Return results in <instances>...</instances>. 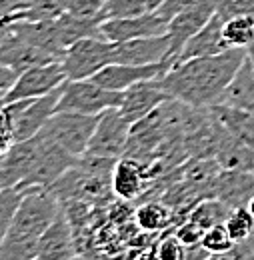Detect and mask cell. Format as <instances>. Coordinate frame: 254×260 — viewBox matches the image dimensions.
<instances>
[{"label":"cell","instance_id":"f35d334b","mask_svg":"<svg viewBox=\"0 0 254 260\" xmlns=\"http://www.w3.org/2000/svg\"><path fill=\"white\" fill-rule=\"evenodd\" d=\"M144 2H146V6H148V10H150V12H154V10L158 8V6H160V4H162V2H164V0H144Z\"/></svg>","mask_w":254,"mask_h":260},{"label":"cell","instance_id":"484cf974","mask_svg":"<svg viewBox=\"0 0 254 260\" xmlns=\"http://www.w3.org/2000/svg\"><path fill=\"white\" fill-rule=\"evenodd\" d=\"M28 188L30 186H26V184H14V186L2 188V192H0V238L10 228Z\"/></svg>","mask_w":254,"mask_h":260},{"label":"cell","instance_id":"ac0fdd59","mask_svg":"<svg viewBox=\"0 0 254 260\" xmlns=\"http://www.w3.org/2000/svg\"><path fill=\"white\" fill-rule=\"evenodd\" d=\"M50 62H62L58 56L48 52L42 46H36L26 40H0V64H8L20 72L44 66Z\"/></svg>","mask_w":254,"mask_h":260},{"label":"cell","instance_id":"2e32d148","mask_svg":"<svg viewBox=\"0 0 254 260\" xmlns=\"http://www.w3.org/2000/svg\"><path fill=\"white\" fill-rule=\"evenodd\" d=\"M78 256L76 244H74V230L68 214L64 208L58 212L54 222L46 228V232L40 236L38 242V260H52V258H74Z\"/></svg>","mask_w":254,"mask_h":260},{"label":"cell","instance_id":"ba28073f","mask_svg":"<svg viewBox=\"0 0 254 260\" xmlns=\"http://www.w3.org/2000/svg\"><path fill=\"white\" fill-rule=\"evenodd\" d=\"M218 2L220 0H196L170 20V24H168V38H170L168 60L172 62V66H174L176 56L182 52L184 44L218 12Z\"/></svg>","mask_w":254,"mask_h":260},{"label":"cell","instance_id":"603a6c76","mask_svg":"<svg viewBox=\"0 0 254 260\" xmlns=\"http://www.w3.org/2000/svg\"><path fill=\"white\" fill-rule=\"evenodd\" d=\"M174 220L176 214L164 200H150L136 208V224L144 232H162Z\"/></svg>","mask_w":254,"mask_h":260},{"label":"cell","instance_id":"4316f807","mask_svg":"<svg viewBox=\"0 0 254 260\" xmlns=\"http://www.w3.org/2000/svg\"><path fill=\"white\" fill-rule=\"evenodd\" d=\"M68 4H70V0H40L36 6H32L28 10H22V12H16L12 16L2 18V22H10V20H30V22L54 20L68 10Z\"/></svg>","mask_w":254,"mask_h":260},{"label":"cell","instance_id":"30bf717a","mask_svg":"<svg viewBox=\"0 0 254 260\" xmlns=\"http://www.w3.org/2000/svg\"><path fill=\"white\" fill-rule=\"evenodd\" d=\"M66 80L68 78H66L62 62H50V64L28 68L20 74L14 88L6 96H2V104L16 102V100H22V98L44 96V94L52 92L54 88L62 86Z\"/></svg>","mask_w":254,"mask_h":260},{"label":"cell","instance_id":"836d02e7","mask_svg":"<svg viewBox=\"0 0 254 260\" xmlns=\"http://www.w3.org/2000/svg\"><path fill=\"white\" fill-rule=\"evenodd\" d=\"M106 2L108 0H70L66 12L76 16H98V12L104 8Z\"/></svg>","mask_w":254,"mask_h":260},{"label":"cell","instance_id":"8fae6325","mask_svg":"<svg viewBox=\"0 0 254 260\" xmlns=\"http://www.w3.org/2000/svg\"><path fill=\"white\" fill-rule=\"evenodd\" d=\"M168 56H170V38L166 32L160 36H144L124 42H114L112 62L144 66L164 62L168 60Z\"/></svg>","mask_w":254,"mask_h":260},{"label":"cell","instance_id":"5bb4252c","mask_svg":"<svg viewBox=\"0 0 254 260\" xmlns=\"http://www.w3.org/2000/svg\"><path fill=\"white\" fill-rule=\"evenodd\" d=\"M168 98L170 94L162 88L158 78L140 80L124 90V100L120 104V110L132 124H136L148 114H152Z\"/></svg>","mask_w":254,"mask_h":260},{"label":"cell","instance_id":"e575fe53","mask_svg":"<svg viewBox=\"0 0 254 260\" xmlns=\"http://www.w3.org/2000/svg\"><path fill=\"white\" fill-rule=\"evenodd\" d=\"M192 2H196V0H164L154 12L158 14L160 18H164V20L170 22L178 12H182L186 6H190Z\"/></svg>","mask_w":254,"mask_h":260},{"label":"cell","instance_id":"ab89813d","mask_svg":"<svg viewBox=\"0 0 254 260\" xmlns=\"http://www.w3.org/2000/svg\"><path fill=\"white\" fill-rule=\"evenodd\" d=\"M246 54H248V58H250V62L254 64V38H252V42L248 44V48H246Z\"/></svg>","mask_w":254,"mask_h":260},{"label":"cell","instance_id":"4dcf8cb0","mask_svg":"<svg viewBox=\"0 0 254 260\" xmlns=\"http://www.w3.org/2000/svg\"><path fill=\"white\" fill-rule=\"evenodd\" d=\"M204 228L200 226V224H196L194 220L190 218H186V222H182L180 226L176 228V236H178V240L184 244V246H196V244H200L202 242V238H204Z\"/></svg>","mask_w":254,"mask_h":260},{"label":"cell","instance_id":"1f68e13d","mask_svg":"<svg viewBox=\"0 0 254 260\" xmlns=\"http://www.w3.org/2000/svg\"><path fill=\"white\" fill-rule=\"evenodd\" d=\"M158 256L160 258H168V260L186 258V246L178 240L176 234L166 236V238L158 244Z\"/></svg>","mask_w":254,"mask_h":260},{"label":"cell","instance_id":"7c38bea8","mask_svg":"<svg viewBox=\"0 0 254 260\" xmlns=\"http://www.w3.org/2000/svg\"><path fill=\"white\" fill-rule=\"evenodd\" d=\"M168 20L160 18L156 12H146L138 16L128 18H114L100 24L102 38L110 42H124L132 38H144V36H160L168 32Z\"/></svg>","mask_w":254,"mask_h":260},{"label":"cell","instance_id":"d6a6232c","mask_svg":"<svg viewBox=\"0 0 254 260\" xmlns=\"http://www.w3.org/2000/svg\"><path fill=\"white\" fill-rule=\"evenodd\" d=\"M218 14L224 20L236 14H254V0H220Z\"/></svg>","mask_w":254,"mask_h":260},{"label":"cell","instance_id":"52a82bcc","mask_svg":"<svg viewBox=\"0 0 254 260\" xmlns=\"http://www.w3.org/2000/svg\"><path fill=\"white\" fill-rule=\"evenodd\" d=\"M132 122L118 108H108L100 114V120L88 144V154L108 156V158H122L126 152L128 140L132 134Z\"/></svg>","mask_w":254,"mask_h":260},{"label":"cell","instance_id":"f1b7e54d","mask_svg":"<svg viewBox=\"0 0 254 260\" xmlns=\"http://www.w3.org/2000/svg\"><path fill=\"white\" fill-rule=\"evenodd\" d=\"M224 226H226L228 234L232 236L234 242L246 240L250 234H254V214L250 212L248 206L234 208V210L230 212V216L226 218Z\"/></svg>","mask_w":254,"mask_h":260},{"label":"cell","instance_id":"8992f818","mask_svg":"<svg viewBox=\"0 0 254 260\" xmlns=\"http://www.w3.org/2000/svg\"><path fill=\"white\" fill-rule=\"evenodd\" d=\"M98 120H100V114L54 112L40 132H44L48 138L58 142L74 156H82L88 150Z\"/></svg>","mask_w":254,"mask_h":260},{"label":"cell","instance_id":"d6986e66","mask_svg":"<svg viewBox=\"0 0 254 260\" xmlns=\"http://www.w3.org/2000/svg\"><path fill=\"white\" fill-rule=\"evenodd\" d=\"M146 168H150V166H146L136 158H130V156L118 158L114 174H112L114 194L122 198V200H134V198L144 194L146 182H148Z\"/></svg>","mask_w":254,"mask_h":260},{"label":"cell","instance_id":"7a4b0ae2","mask_svg":"<svg viewBox=\"0 0 254 260\" xmlns=\"http://www.w3.org/2000/svg\"><path fill=\"white\" fill-rule=\"evenodd\" d=\"M62 210L60 198L46 186H30L14 220L0 238V260H32L46 228Z\"/></svg>","mask_w":254,"mask_h":260},{"label":"cell","instance_id":"7402d4cb","mask_svg":"<svg viewBox=\"0 0 254 260\" xmlns=\"http://www.w3.org/2000/svg\"><path fill=\"white\" fill-rule=\"evenodd\" d=\"M210 108L216 114V118L223 122L224 128L254 148V114L226 104H214Z\"/></svg>","mask_w":254,"mask_h":260},{"label":"cell","instance_id":"74e56055","mask_svg":"<svg viewBox=\"0 0 254 260\" xmlns=\"http://www.w3.org/2000/svg\"><path fill=\"white\" fill-rule=\"evenodd\" d=\"M224 258H254V234H250L246 240L234 242L232 250Z\"/></svg>","mask_w":254,"mask_h":260},{"label":"cell","instance_id":"9c48e42d","mask_svg":"<svg viewBox=\"0 0 254 260\" xmlns=\"http://www.w3.org/2000/svg\"><path fill=\"white\" fill-rule=\"evenodd\" d=\"M40 148H42V142H40V136L36 134L28 140L14 142L8 150L2 152V160H0V184H2V188L22 184L28 180L32 170L38 164Z\"/></svg>","mask_w":254,"mask_h":260},{"label":"cell","instance_id":"f546056e","mask_svg":"<svg viewBox=\"0 0 254 260\" xmlns=\"http://www.w3.org/2000/svg\"><path fill=\"white\" fill-rule=\"evenodd\" d=\"M212 256H226L230 250H232V246H234V240H232V236L228 234V230L224 224H216V226L208 228L206 232H204V238H202V242H200Z\"/></svg>","mask_w":254,"mask_h":260},{"label":"cell","instance_id":"e0dca14e","mask_svg":"<svg viewBox=\"0 0 254 260\" xmlns=\"http://www.w3.org/2000/svg\"><path fill=\"white\" fill-rule=\"evenodd\" d=\"M254 196V172L223 170L212 184V198L226 202L230 208L248 206Z\"/></svg>","mask_w":254,"mask_h":260},{"label":"cell","instance_id":"ffe728a7","mask_svg":"<svg viewBox=\"0 0 254 260\" xmlns=\"http://www.w3.org/2000/svg\"><path fill=\"white\" fill-rule=\"evenodd\" d=\"M218 104L234 106V108L254 114V64L250 62L248 54L242 66L238 68V72L234 74V78L230 80Z\"/></svg>","mask_w":254,"mask_h":260},{"label":"cell","instance_id":"5b68a950","mask_svg":"<svg viewBox=\"0 0 254 260\" xmlns=\"http://www.w3.org/2000/svg\"><path fill=\"white\" fill-rule=\"evenodd\" d=\"M114 42L106 38L86 36L66 48L62 68L68 80H86L100 72L104 66L112 64Z\"/></svg>","mask_w":254,"mask_h":260},{"label":"cell","instance_id":"d590c367","mask_svg":"<svg viewBox=\"0 0 254 260\" xmlns=\"http://www.w3.org/2000/svg\"><path fill=\"white\" fill-rule=\"evenodd\" d=\"M20 74L22 72L16 70V68H12V66L0 64V96H6L14 88L16 80L20 78Z\"/></svg>","mask_w":254,"mask_h":260},{"label":"cell","instance_id":"6da1fadb","mask_svg":"<svg viewBox=\"0 0 254 260\" xmlns=\"http://www.w3.org/2000/svg\"><path fill=\"white\" fill-rule=\"evenodd\" d=\"M244 60L246 48H230L214 56H200L172 66L158 80L170 98L198 108H210L220 102Z\"/></svg>","mask_w":254,"mask_h":260},{"label":"cell","instance_id":"60d3db41","mask_svg":"<svg viewBox=\"0 0 254 260\" xmlns=\"http://www.w3.org/2000/svg\"><path fill=\"white\" fill-rule=\"evenodd\" d=\"M248 208H250V212L254 214V196H252V200H250V204H248Z\"/></svg>","mask_w":254,"mask_h":260},{"label":"cell","instance_id":"d4e9b609","mask_svg":"<svg viewBox=\"0 0 254 260\" xmlns=\"http://www.w3.org/2000/svg\"><path fill=\"white\" fill-rule=\"evenodd\" d=\"M254 38V14H236L224 20V40L230 48H248Z\"/></svg>","mask_w":254,"mask_h":260},{"label":"cell","instance_id":"4fadbf2b","mask_svg":"<svg viewBox=\"0 0 254 260\" xmlns=\"http://www.w3.org/2000/svg\"><path fill=\"white\" fill-rule=\"evenodd\" d=\"M172 68L170 60L164 62H156V64H144V66H134V64H112L104 66L100 72H96L92 76L96 84L108 88V90H120L124 92L132 84L140 82V80H150V78H160L162 74H166Z\"/></svg>","mask_w":254,"mask_h":260},{"label":"cell","instance_id":"8d00e7d4","mask_svg":"<svg viewBox=\"0 0 254 260\" xmlns=\"http://www.w3.org/2000/svg\"><path fill=\"white\" fill-rule=\"evenodd\" d=\"M40 0H0V12H2V18L6 16H12L16 12H22V10H28L32 6H36Z\"/></svg>","mask_w":254,"mask_h":260},{"label":"cell","instance_id":"9a60e30c","mask_svg":"<svg viewBox=\"0 0 254 260\" xmlns=\"http://www.w3.org/2000/svg\"><path fill=\"white\" fill-rule=\"evenodd\" d=\"M226 50H230V46L224 40V18L216 12L184 44L182 52L174 60V66L180 64V62H186V60H192V58H200V56H214V54H220Z\"/></svg>","mask_w":254,"mask_h":260},{"label":"cell","instance_id":"cb8c5ba5","mask_svg":"<svg viewBox=\"0 0 254 260\" xmlns=\"http://www.w3.org/2000/svg\"><path fill=\"white\" fill-rule=\"evenodd\" d=\"M232 210L234 208H230L226 202L218 200V198H204L192 208L188 218L194 220L196 224H200L204 230H208L216 224H224Z\"/></svg>","mask_w":254,"mask_h":260},{"label":"cell","instance_id":"83f0119b","mask_svg":"<svg viewBox=\"0 0 254 260\" xmlns=\"http://www.w3.org/2000/svg\"><path fill=\"white\" fill-rule=\"evenodd\" d=\"M150 12L144 0H108L104 8L98 12V20H114V18H128V16H138Z\"/></svg>","mask_w":254,"mask_h":260},{"label":"cell","instance_id":"277c9868","mask_svg":"<svg viewBox=\"0 0 254 260\" xmlns=\"http://www.w3.org/2000/svg\"><path fill=\"white\" fill-rule=\"evenodd\" d=\"M124 100V92L108 90L96 84L92 78L68 80L62 98L58 100L56 112H78V114H102L108 108H118Z\"/></svg>","mask_w":254,"mask_h":260},{"label":"cell","instance_id":"44dd1931","mask_svg":"<svg viewBox=\"0 0 254 260\" xmlns=\"http://www.w3.org/2000/svg\"><path fill=\"white\" fill-rule=\"evenodd\" d=\"M214 158L224 170H250L254 172V148L223 128V136Z\"/></svg>","mask_w":254,"mask_h":260},{"label":"cell","instance_id":"3957f363","mask_svg":"<svg viewBox=\"0 0 254 260\" xmlns=\"http://www.w3.org/2000/svg\"><path fill=\"white\" fill-rule=\"evenodd\" d=\"M66 82L44 96L22 98L2 104V152L8 150L14 142L28 140L44 128L48 118L56 112Z\"/></svg>","mask_w":254,"mask_h":260}]
</instances>
